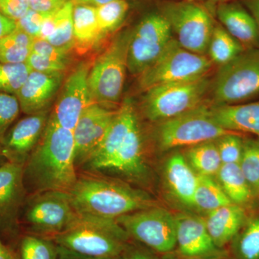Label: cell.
I'll use <instances>...</instances> for the list:
<instances>
[{
  "instance_id": "cell-50",
  "label": "cell",
  "mask_w": 259,
  "mask_h": 259,
  "mask_svg": "<svg viewBox=\"0 0 259 259\" xmlns=\"http://www.w3.org/2000/svg\"><path fill=\"white\" fill-rule=\"evenodd\" d=\"M184 259H228L227 254L221 255H210V256L191 257V258H185Z\"/></svg>"
},
{
  "instance_id": "cell-5",
  "label": "cell",
  "mask_w": 259,
  "mask_h": 259,
  "mask_svg": "<svg viewBox=\"0 0 259 259\" xmlns=\"http://www.w3.org/2000/svg\"><path fill=\"white\" fill-rule=\"evenodd\" d=\"M210 87L207 75L189 81L167 83L146 91L142 102L145 116L161 122L200 106Z\"/></svg>"
},
{
  "instance_id": "cell-20",
  "label": "cell",
  "mask_w": 259,
  "mask_h": 259,
  "mask_svg": "<svg viewBox=\"0 0 259 259\" xmlns=\"http://www.w3.org/2000/svg\"><path fill=\"white\" fill-rule=\"evenodd\" d=\"M146 171L142 134L138 121L105 172H115L131 182H140L144 180Z\"/></svg>"
},
{
  "instance_id": "cell-10",
  "label": "cell",
  "mask_w": 259,
  "mask_h": 259,
  "mask_svg": "<svg viewBox=\"0 0 259 259\" xmlns=\"http://www.w3.org/2000/svg\"><path fill=\"white\" fill-rule=\"evenodd\" d=\"M217 105H235L259 94V51H243L220 66L212 87Z\"/></svg>"
},
{
  "instance_id": "cell-40",
  "label": "cell",
  "mask_w": 259,
  "mask_h": 259,
  "mask_svg": "<svg viewBox=\"0 0 259 259\" xmlns=\"http://www.w3.org/2000/svg\"><path fill=\"white\" fill-rule=\"evenodd\" d=\"M26 64L31 71L41 73H63L67 66V64L51 60L32 51Z\"/></svg>"
},
{
  "instance_id": "cell-3",
  "label": "cell",
  "mask_w": 259,
  "mask_h": 259,
  "mask_svg": "<svg viewBox=\"0 0 259 259\" xmlns=\"http://www.w3.org/2000/svg\"><path fill=\"white\" fill-rule=\"evenodd\" d=\"M51 239L80 254L117 257L131 238L116 220L79 214L71 226Z\"/></svg>"
},
{
  "instance_id": "cell-30",
  "label": "cell",
  "mask_w": 259,
  "mask_h": 259,
  "mask_svg": "<svg viewBox=\"0 0 259 259\" xmlns=\"http://www.w3.org/2000/svg\"><path fill=\"white\" fill-rule=\"evenodd\" d=\"M16 253L18 259H59V245L50 238L25 233Z\"/></svg>"
},
{
  "instance_id": "cell-35",
  "label": "cell",
  "mask_w": 259,
  "mask_h": 259,
  "mask_svg": "<svg viewBox=\"0 0 259 259\" xmlns=\"http://www.w3.org/2000/svg\"><path fill=\"white\" fill-rule=\"evenodd\" d=\"M239 165L252 193L259 196V139L244 141Z\"/></svg>"
},
{
  "instance_id": "cell-11",
  "label": "cell",
  "mask_w": 259,
  "mask_h": 259,
  "mask_svg": "<svg viewBox=\"0 0 259 259\" xmlns=\"http://www.w3.org/2000/svg\"><path fill=\"white\" fill-rule=\"evenodd\" d=\"M116 221L134 241L158 253H171L177 247L176 218L155 205L117 218Z\"/></svg>"
},
{
  "instance_id": "cell-45",
  "label": "cell",
  "mask_w": 259,
  "mask_h": 259,
  "mask_svg": "<svg viewBox=\"0 0 259 259\" xmlns=\"http://www.w3.org/2000/svg\"><path fill=\"white\" fill-rule=\"evenodd\" d=\"M59 259H122V257H97L80 254L59 245Z\"/></svg>"
},
{
  "instance_id": "cell-46",
  "label": "cell",
  "mask_w": 259,
  "mask_h": 259,
  "mask_svg": "<svg viewBox=\"0 0 259 259\" xmlns=\"http://www.w3.org/2000/svg\"><path fill=\"white\" fill-rule=\"evenodd\" d=\"M16 28V21L8 18L0 11V39L8 36Z\"/></svg>"
},
{
  "instance_id": "cell-39",
  "label": "cell",
  "mask_w": 259,
  "mask_h": 259,
  "mask_svg": "<svg viewBox=\"0 0 259 259\" xmlns=\"http://www.w3.org/2000/svg\"><path fill=\"white\" fill-rule=\"evenodd\" d=\"M49 16L50 15L42 14L35 10L29 9L21 18L17 20V29L28 34L32 38H37L44 20Z\"/></svg>"
},
{
  "instance_id": "cell-26",
  "label": "cell",
  "mask_w": 259,
  "mask_h": 259,
  "mask_svg": "<svg viewBox=\"0 0 259 259\" xmlns=\"http://www.w3.org/2000/svg\"><path fill=\"white\" fill-rule=\"evenodd\" d=\"M72 18L76 45L89 47L103 37L99 28L95 7L74 5Z\"/></svg>"
},
{
  "instance_id": "cell-2",
  "label": "cell",
  "mask_w": 259,
  "mask_h": 259,
  "mask_svg": "<svg viewBox=\"0 0 259 259\" xmlns=\"http://www.w3.org/2000/svg\"><path fill=\"white\" fill-rule=\"evenodd\" d=\"M79 214L116 220L156 205L149 194L125 182L95 172H78L69 192Z\"/></svg>"
},
{
  "instance_id": "cell-29",
  "label": "cell",
  "mask_w": 259,
  "mask_h": 259,
  "mask_svg": "<svg viewBox=\"0 0 259 259\" xmlns=\"http://www.w3.org/2000/svg\"><path fill=\"white\" fill-rule=\"evenodd\" d=\"M232 204L221 186L212 177L198 175L194 192L193 206L207 213Z\"/></svg>"
},
{
  "instance_id": "cell-43",
  "label": "cell",
  "mask_w": 259,
  "mask_h": 259,
  "mask_svg": "<svg viewBox=\"0 0 259 259\" xmlns=\"http://www.w3.org/2000/svg\"><path fill=\"white\" fill-rule=\"evenodd\" d=\"M122 259H160L152 250L131 239L121 255Z\"/></svg>"
},
{
  "instance_id": "cell-21",
  "label": "cell",
  "mask_w": 259,
  "mask_h": 259,
  "mask_svg": "<svg viewBox=\"0 0 259 259\" xmlns=\"http://www.w3.org/2000/svg\"><path fill=\"white\" fill-rule=\"evenodd\" d=\"M245 219L242 206L232 203L208 212L204 221L214 244L223 249L241 231L246 223Z\"/></svg>"
},
{
  "instance_id": "cell-1",
  "label": "cell",
  "mask_w": 259,
  "mask_h": 259,
  "mask_svg": "<svg viewBox=\"0 0 259 259\" xmlns=\"http://www.w3.org/2000/svg\"><path fill=\"white\" fill-rule=\"evenodd\" d=\"M78 177L73 132L49 117L36 148L23 167L24 184L30 194L59 191L69 192Z\"/></svg>"
},
{
  "instance_id": "cell-44",
  "label": "cell",
  "mask_w": 259,
  "mask_h": 259,
  "mask_svg": "<svg viewBox=\"0 0 259 259\" xmlns=\"http://www.w3.org/2000/svg\"><path fill=\"white\" fill-rule=\"evenodd\" d=\"M30 9L45 15L57 13L71 0H28Z\"/></svg>"
},
{
  "instance_id": "cell-19",
  "label": "cell",
  "mask_w": 259,
  "mask_h": 259,
  "mask_svg": "<svg viewBox=\"0 0 259 259\" xmlns=\"http://www.w3.org/2000/svg\"><path fill=\"white\" fill-rule=\"evenodd\" d=\"M64 73H41L30 71L15 96L20 110L27 115L47 110V108L60 90Z\"/></svg>"
},
{
  "instance_id": "cell-25",
  "label": "cell",
  "mask_w": 259,
  "mask_h": 259,
  "mask_svg": "<svg viewBox=\"0 0 259 259\" xmlns=\"http://www.w3.org/2000/svg\"><path fill=\"white\" fill-rule=\"evenodd\" d=\"M216 176L232 203L242 206L248 203L253 197L239 163H223Z\"/></svg>"
},
{
  "instance_id": "cell-28",
  "label": "cell",
  "mask_w": 259,
  "mask_h": 259,
  "mask_svg": "<svg viewBox=\"0 0 259 259\" xmlns=\"http://www.w3.org/2000/svg\"><path fill=\"white\" fill-rule=\"evenodd\" d=\"M243 51V45L221 25H214L207 52L211 62L220 66L228 64Z\"/></svg>"
},
{
  "instance_id": "cell-18",
  "label": "cell",
  "mask_w": 259,
  "mask_h": 259,
  "mask_svg": "<svg viewBox=\"0 0 259 259\" xmlns=\"http://www.w3.org/2000/svg\"><path fill=\"white\" fill-rule=\"evenodd\" d=\"M175 218L176 248L183 258L226 254L214 244L204 219L185 214Z\"/></svg>"
},
{
  "instance_id": "cell-51",
  "label": "cell",
  "mask_w": 259,
  "mask_h": 259,
  "mask_svg": "<svg viewBox=\"0 0 259 259\" xmlns=\"http://www.w3.org/2000/svg\"><path fill=\"white\" fill-rule=\"evenodd\" d=\"M213 1H219L222 3V2H226V0H213Z\"/></svg>"
},
{
  "instance_id": "cell-38",
  "label": "cell",
  "mask_w": 259,
  "mask_h": 259,
  "mask_svg": "<svg viewBox=\"0 0 259 259\" xmlns=\"http://www.w3.org/2000/svg\"><path fill=\"white\" fill-rule=\"evenodd\" d=\"M20 111V104L15 95L0 93V141L16 120Z\"/></svg>"
},
{
  "instance_id": "cell-37",
  "label": "cell",
  "mask_w": 259,
  "mask_h": 259,
  "mask_svg": "<svg viewBox=\"0 0 259 259\" xmlns=\"http://www.w3.org/2000/svg\"><path fill=\"white\" fill-rule=\"evenodd\" d=\"M215 141L223 164L240 163L244 142L241 136L235 133H230Z\"/></svg>"
},
{
  "instance_id": "cell-16",
  "label": "cell",
  "mask_w": 259,
  "mask_h": 259,
  "mask_svg": "<svg viewBox=\"0 0 259 259\" xmlns=\"http://www.w3.org/2000/svg\"><path fill=\"white\" fill-rule=\"evenodd\" d=\"M48 110L30 115L8 130L0 141V153L6 161L25 165L47 127Z\"/></svg>"
},
{
  "instance_id": "cell-36",
  "label": "cell",
  "mask_w": 259,
  "mask_h": 259,
  "mask_svg": "<svg viewBox=\"0 0 259 259\" xmlns=\"http://www.w3.org/2000/svg\"><path fill=\"white\" fill-rule=\"evenodd\" d=\"M30 68L26 64H5L0 62V93L16 95L25 82Z\"/></svg>"
},
{
  "instance_id": "cell-9",
  "label": "cell",
  "mask_w": 259,
  "mask_h": 259,
  "mask_svg": "<svg viewBox=\"0 0 259 259\" xmlns=\"http://www.w3.org/2000/svg\"><path fill=\"white\" fill-rule=\"evenodd\" d=\"M161 13L181 47L200 55L207 53L214 24L205 8L192 0L167 2Z\"/></svg>"
},
{
  "instance_id": "cell-42",
  "label": "cell",
  "mask_w": 259,
  "mask_h": 259,
  "mask_svg": "<svg viewBox=\"0 0 259 259\" xmlns=\"http://www.w3.org/2000/svg\"><path fill=\"white\" fill-rule=\"evenodd\" d=\"M29 9L28 0H0V11L15 21L21 18Z\"/></svg>"
},
{
  "instance_id": "cell-8",
  "label": "cell",
  "mask_w": 259,
  "mask_h": 259,
  "mask_svg": "<svg viewBox=\"0 0 259 259\" xmlns=\"http://www.w3.org/2000/svg\"><path fill=\"white\" fill-rule=\"evenodd\" d=\"M158 123L156 138L158 146L163 151L191 147L233 133L218 125L211 115L210 109L202 105Z\"/></svg>"
},
{
  "instance_id": "cell-4",
  "label": "cell",
  "mask_w": 259,
  "mask_h": 259,
  "mask_svg": "<svg viewBox=\"0 0 259 259\" xmlns=\"http://www.w3.org/2000/svg\"><path fill=\"white\" fill-rule=\"evenodd\" d=\"M131 35V30L121 32L92 64L88 83L95 102L102 105H112L120 101L127 70V50Z\"/></svg>"
},
{
  "instance_id": "cell-34",
  "label": "cell",
  "mask_w": 259,
  "mask_h": 259,
  "mask_svg": "<svg viewBox=\"0 0 259 259\" xmlns=\"http://www.w3.org/2000/svg\"><path fill=\"white\" fill-rule=\"evenodd\" d=\"M128 10L129 4L126 0H115L96 8L97 22L102 36L120 26Z\"/></svg>"
},
{
  "instance_id": "cell-52",
  "label": "cell",
  "mask_w": 259,
  "mask_h": 259,
  "mask_svg": "<svg viewBox=\"0 0 259 259\" xmlns=\"http://www.w3.org/2000/svg\"><path fill=\"white\" fill-rule=\"evenodd\" d=\"M0 157H2L1 153H0Z\"/></svg>"
},
{
  "instance_id": "cell-22",
  "label": "cell",
  "mask_w": 259,
  "mask_h": 259,
  "mask_svg": "<svg viewBox=\"0 0 259 259\" xmlns=\"http://www.w3.org/2000/svg\"><path fill=\"white\" fill-rule=\"evenodd\" d=\"M216 15L223 28L242 45H253L258 41L256 22L241 5L222 2L218 5Z\"/></svg>"
},
{
  "instance_id": "cell-31",
  "label": "cell",
  "mask_w": 259,
  "mask_h": 259,
  "mask_svg": "<svg viewBox=\"0 0 259 259\" xmlns=\"http://www.w3.org/2000/svg\"><path fill=\"white\" fill-rule=\"evenodd\" d=\"M33 38L16 28L8 36L0 39V62L26 64L32 51Z\"/></svg>"
},
{
  "instance_id": "cell-47",
  "label": "cell",
  "mask_w": 259,
  "mask_h": 259,
  "mask_svg": "<svg viewBox=\"0 0 259 259\" xmlns=\"http://www.w3.org/2000/svg\"><path fill=\"white\" fill-rule=\"evenodd\" d=\"M0 259H18L16 252L0 238Z\"/></svg>"
},
{
  "instance_id": "cell-24",
  "label": "cell",
  "mask_w": 259,
  "mask_h": 259,
  "mask_svg": "<svg viewBox=\"0 0 259 259\" xmlns=\"http://www.w3.org/2000/svg\"><path fill=\"white\" fill-rule=\"evenodd\" d=\"M210 112L213 119L223 128L233 133H248L259 139V102L216 105Z\"/></svg>"
},
{
  "instance_id": "cell-14",
  "label": "cell",
  "mask_w": 259,
  "mask_h": 259,
  "mask_svg": "<svg viewBox=\"0 0 259 259\" xmlns=\"http://www.w3.org/2000/svg\"><path fill=\"white\" fill-rule=\"evenodd\" d=\"M91 66L88 63L78 66L61 89L50 116L64 128L73 131L85 109L95 102L89 88L88 76Z\"/></svg>"
},
{
  "instance_id": "cell-6",
  "label": "cell",
  "mask_w": 259,
  "mask_h": 259,
  "mask_svg": "<svg viewBox=\"0 0 259 259\" xmlns=\"http://www.w3.org/2000/svg\"><path fill=\"white\" fill-rule=\"evenodd\" d=\"M25 233L53 238L79 216L68 192L47 191L30 194L24 204Z\"/></svg>"
},
{
  "instance_id": "cell-15",
  "label": "cell",
  "mask_w": 259,
  "mask_h": 259,
  "mask_svg": "<svg viewBox=\"0 0 259 259\" xmlns=\"http://www.w3.org/2000/svg\"><path fill=\"white\" fill-rule=\"evenodd\" d=\"M117 110L94 102L85 109L73 130L75 163L79 169L93 156L105 139Z\"/></svg>"
},
{
  "instance_id": "cell-7",
  "label": "cell",
  "mask_w": 259,
  "mask_h": 259,
  "mask_svg": "<svg viewBox=\"0 0 259 259\" xmlns=\"http://www.w3.org/2000/svg\"><path fill=\"white\" fill-rule=\"evenodd\" d=\"M211 67L209 58L186 50L173 38L157 60L139 75V86L146 92L167 83L197 79L206 76Z\"/></svg>"
},
{
  "instance_id": "cell-49",
  "label": "cell",
  "mask_w": 259,
  "mask_h": 259,
  "mask_svg": "<svg viewBox=\"0 0 259 259\" xmlns=\"http://www.w3.org/2000/svg\"><path fill=\"white\" fill-rule=\"evenodd\" d=\"M115 0H71L73 5H89V6L98 7L102 6V5H106L107 3H111Z\"/></svg>"
},
{
  "instance_id": "cell-41",
  "label": "cell",
  "mask_w": 259,
  "mask_h": 259,
  "mask_svg": "<svg viewBox=\"0 0 259 259\" xmlns=\"http://www.w3.org/2000/svg\"><path fill=\"white\" fill-rule=\"evenodd\" d=\"M31 51L51 60L63 63V64H67L69 61V56H68L69 53L64 52L57 49L44 39H33Z\"/></svg>"
},
{
  "instance_id": "cell-27",
  "label": "cell",
  "mask_w": 259,
  "mask_h": 259,
  "mask_svg": "<svg viewBox=\"0 0 259 259\" xmlns=\"http://www.w3.org/2000/svg\"><path fill=\"white\" fill-rule=\"evenodd\" d=\"M186 158L194 171L202 176H216L223 164L215 141L191 146Z\"/></svg>"
},
{
  "instance_id": "cell-32",
  "label": "cell",
  "mask_w": 259,
  "mask_h": 259,
  "mask_svg": "<svg viewBox=\"0 0 259 259\" xmlns=\"http://www.w3.org/2000/svg\"><path fill=\"white\" fill-rule=\"evenodd\" d=\"M73 5L70 1L54 15V28L51 36L47 39L57 49L69 53L76 46L74 25H73Z\"/></svg>"
},
{
  "instance_id": "cell-33",
  "label": "cell",
  "mask_w": 259,
  "mask_h": 259,
  "mask_svg": "<svg viewBox=\"0 0 259 259\" xmlns=\"http://www.w3.org/2000/svg\"><path fill=\"white\" fill-rule=\"evenodd\" d=\"M231 243L234 259H259V216L246 221Z\"/></svg>"
},
{
  "instance_id": "cell-13",
  "label": "cell",
  "mask_w": 259,
  "mask_h": 259,
  "mask_svg": "<svg viewBox=\"0 0 259 259\" xmlns=\"http://www.w3.org/2000/svg\"><path fill=\"white\" fill-rule=\"evenodd\" d=\"M23 167L9 161L0 165V238L15 252L23 234L20 215L28 194Z\"/></svg>"
},
{
  "instance_id": "cell-12",
  "label": "cell",
  "mask_w": 259,
  "mask_h": 259,
  "mask_svg": "<svg viewBox=\"0 0 259 259\" xmlns=\"http://www.w3.org/2000/svg\"><path fill=\"white\" fill-rule=\"evenodd\" d=\"M171 27L161 13H151L131 29L127 71L139 75L155 62L174 38Z\"/></svg>"
},
{
  "instance_id": "cell-23",
  "label": "cell",
  "mask_w": 259,
  "mask_h": 259,
  "mask_svg": "<svg viewBox=\"0 0 259 259\" xmlns=\"http://www.w3.org/2000/svg\"><path fill=\"white\" fill-rule=\"evenodd\" d=\"M165 180L173 197L181 203L193 206L194 192L198 182V175L180 153L168 158L165 166Z\"/></svg>"
},
{
  "instance_id": "cell-17",
  "label": "cell",
  "mask_w": 259,
  "mask_h": 259,
  "mask_svg": "<svg viewBox=\"0 0 259 259\" xmlns=\"http://www.w3.org/2000/svg\"><path fill=\"white\" fill-rule=\"evenodd\" d=\"M138 121L134 104L129 99H125L117 109L102 144L81 169L83 171L99 174L106 171L119 148L127 139L130 131Z\"/></svg>"
},
{
  "instance_id": "cell-48",
  "label": "cell",
  "mask_w": 259,
  "mask_h": 259,
  "mask_svg": "<svg viewBox=\"0 0 259 259\" xmlns=\"http://www.w3.org/2000/svg\"><path fill=\"white\" fill-rule=\"evenodd\" d=\"M250 13L256 22L259 30V0H244Z\"/></svg>"
}]
</instances>
